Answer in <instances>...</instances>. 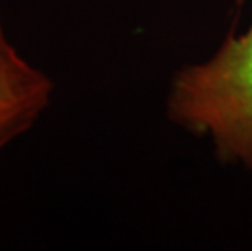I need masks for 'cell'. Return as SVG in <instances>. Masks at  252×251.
<instances>
[{
    "label": "cell",
    "instance_id": "cell-1",
    "mask_svg": "<svg viewBox=\"0 0 252 251\" xmlns=\"http://www.w3.org/2000/svg\"><path fill=\"white\" fill-rule=\"evenodd\" d=\"M166 111L176 126L210 139L218 160L252 172V23L208 61L174 73Z\"/></svg>",
    "mask_w": 252,
    "mask_h": 251
},
{
    "label": "cell",
    "instance_id": "cell-2",
    "mask_svg": "<svg viewBox=\"0 0 252 251\" xmlns=\"http://www.w3.org/2000/svg\"><path fill=\"white\" fill-rule=\"evenodd\" d=\"M52 93L54 83L10 41L0 17V153L34 126Z\"/></svg>",
    "mask_w": 252,
    "mask_h": 251
},
{
    "label": "cell",
    "instance_id": "cell-3",
    "mask_svg": "<svg viewBox=\"0 0 252 251\" xmlns=\"http://www.w3.org/2000/svg\"><path fill=\"white\" fill-rule=\"evenodd\" d=\"M244 2V0H238V3H243Z\"/></svg>",
    "mask_w": 252,
    "mask_h": 251
}]
</instances>
